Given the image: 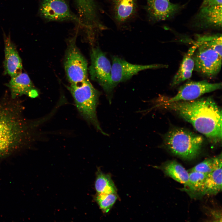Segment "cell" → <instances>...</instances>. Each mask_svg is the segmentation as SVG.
Wrapping results in <instances>:
<instances>
[{
	"label": "cell",
	"mask_w": 222,
	"mask_h": 222,
	"mask_svg": "<svg viewBox=\"0 0 222 222\" xmlns=\"http://www.w3.org/2000/svg\"><path fill=\"white\" fill-rule=\"evenodd\" d=\"M197 42L199 45L192 56L194 70L208 78L214 77L221 70L222 57L209 46Z\"/></svg>",
	"instance_id": "6"
},
{
	"label": "cell",
	"mask_w": 222,
	"mask_h": 222,
	"mask_svg": "<svg viewBox=\"0 0 222 222\" xmlns=\"http://www.w3.org/2000/svg\"><path fill=\"white\" fill-rule=\"evenodd\" d=\"M6 85L10 88L13 98L23 94L28 95L30 91L35 88L28 75L25 73L22 72L11 77Z\"/></svg>",
	"instance_id": "16"
},
{
	"label": "cell",
	"mask_w": 222,
	"mask_h": 222,
	"mask_svg": "<svg viewBox=\"0 0 222 222\" xmlns=\"http://www.w3.org/2000/svg\"><path fill=\"white\" fill-rule=\"evenodd\" d=\"M90 56L89 71L91 77L102 87L110 103L114 89L111 81L112 65L104 53L98 47L92 48Z\"/></svg>",
	"instance_id": "5"
},
{
	"label": "cell",
	"mask_w": 222,
	"mask_h": 222,
	"mask_svg": "<svg viewBox=\"0 0 222 222\" xmlns=\"http://www.w3.org/2000/svg\"><path fill=\"white\" fill-rule=\"evenodd\" d=\"M40 16L49 21L77 20L64 0H43L39 10Z\"/></svg>",
	"instance_id": "10"
},
{
	"label": "cell",
	"mask_w": 222,
	"mask_h": 222,
	"mask_svg": "<svg viewBox=\"0 0 222 222\" xmlns=\"http://www.w3.org/2000/svg\"><path fill=\"white\" fill-rule=\"evenodd\" d=\"M222 0H204L200 7L222 5Z\"/></svg>",
	"instance_id": "24"
},
{
	"label": "cell",
	"mask_w": 222,
	"mask_h": 222,
	"mask_svg": "<svg viewBox=\"0 0 222 222\" xmlns=\"http://www.w3.org/2000/svg\"><path fill=\"white\" fill-rule=\"evenodd\" d=\"M144 8L149 20L152 23L163 21L173 17L183 6L166 0H146Z\"/></svg>",
	"instance_id": "11"
},
{
	"label": "cell",
	"mask_w": 222,
	"mask_h": 222,
	"mask_svg": "<svg viewBox=\"0 0 222 222\" xmlns=\"http://www.w3.org/2000/svg\"><path fill=\"white\" fill-rule=\"evenodd\" d=\"M154 108H162L176 112L199 132L212 142L222 139V111L210 97L188 101L154 102Z\"/></svg>",
	"instance_id": "1"
},
{
	"label": "cell",
	"mask_w": 222,
	"mask_h": 222,
	"mask_svg": "<svg viewBox=\"0 0 222 222\" xmlns=\"http://www.w3.org/2000/svg\"><path fill=\"white\" fill-rule=\"evenodd\" d=\"M77 7L83 8L86 7L91 2L92 0H76Z\"/></svg>",
	"instance_id": "25"
},
{
	"label": "cell",
	"mask_w": 222,
	"mask_h": 222,
	"mask_svg": "<svg viewBox=\"0 0 222 222\" xmlns=\"http://www.w3.org/2000/svg\"><path fill=\"white\" fill-rule=\"evenodd\" d=\"M196 41L205 44L212 48L222 57L221 34L197 35Z\"/></svg>",
	"instance_id": "22"
},
{
	"label": "cell",
	"mask_w": 222,
	"mask_h": 222,
	"mask_svg": "<svg viewBox=\"0 0 222 222\" xmlns=\"http://www.w3.org/2000/svg\"><path fill=\"white\" fill-rule=\"evenodd\" d=\"M107 0L111 5L114 19L119 26L127 24L137 13V0Z\"/></svg>",
	"instance_id": "13"
},
{
	"label": "cell",
	"mask_w": 222,
	"mask_h": 222,
	"mask_svg": "<svg viewBox=\"0 0 222 222\" xmlns=\"http://www.w3.org/2000/svg\"><path fill=\"white\" fill-rule=\"evenodd\" d=\"M95 186L97 194L116 193L117 189L110 175L98 169Z\"/></svg>",
	"instance_id": "20"
},
{
	"label": "cell",
	"mask_w": 222,
	"mask_h": 222,
	"mask_svg": "<svg viewBox=\"0 0 222 222\" xmlns=\"http://www.w3.org/2000/svg\"><path fill=\"white\" fill-rule=\"evenodd\" d=\"M199 45L195 41L194 45L188 49L185 54L177 72L174 76L171 83V86L173 87L189 79L194 70V62L192 57L193 54Z\"/></svg>",
	"instance_id": "15"
},
{
	"label": "cell",
	"mask_w": 222,
	"mask_h": 222,
	"mask_svg": "<svg viewBox=\"0 0 222 222\" xmlns=\"http://www.w3.org/2000/svg\"><path fill=\"white\" fill-rule=\"evenodd\" d=\"M221 190L222 166L207 174L202 196L215 195Z\"/></svg>",
	"instance_id": "19"
},
{
	"label": "cell",
	"mask_w": 222,
	"mask_h": 222,
	"mask_svg": "<svg viewBox=\"0 0 222 222\" xmlns=\"http://www.w3.org/2000/svg\"><path fill=\"white\" fill-rule=\"evenodd\" d=\"M222 88V83H211L206 80L190 81L186 83L179 88L177 93L173 97L165 98L160 97L154 101L169 102L179 101H188L199 98L206 93Z\"/></svg>",
	"instance_id": "8"
},
{
	"label": "cell",
	"mask_w": 222,
	"mask_h": 222,
	"mask_svg": "<svg viewBox=\"0 0 222 222\" xmlns=\"http://www.w3.org/2000/svg\"><path fill=\"white\" fill-rule=\"evenodd\" d=\"M112 62L111 81L113 89L120 83L129 80L141 71L167 67L166 65L159 64L146 65L132 64L117 56L112 57Z\"/></svg>",
	"instance_id": "9"
},
{
	"label": "cell",
	"mask_w": 222,
	"mask_h": 222,
	"mask_svg": "<svg viewBox=\"0 0 222 222\" xmlns=\"http://www.w3.org/2000/svg\"><path fill=\"white\" fill-rule=\"evenodd\" d=\"M64 67L67 79L71 84H78L88 79L87 61L74 39L69 43L66 50Z\"/></svg>",
	"instance_id": "7"
},
{
	"label": "cell",
	"mask_w": 222,
	"mask_h": 222,
	"mask_svg": "<svg viewBox=\"0 0 222 222\" xmlns=\"http://www.w3.org/2000/svg\"><path fill=\"white\" fill-rule=\"evenodd\" d=\"M188 172V181L184 185L183 190L192 197L202 196L205 181L208 174L195 171Z\"/></svg>",
	"instance_id": "18"
},
{
	"label": "cell",
	"mask_w": 222,
	"mask_h": 222,
	"mask_svg": "<svg viewBox=\"0 0 222 222\" xmlns=\"http://www.w3.org/2000/svg\"><path fill=\"white\" fill-rule=\"evenodd\" d=\"M3 35L5 45L4 73L12 77L22 73V61L10 35H7L3 32Z\"/></svg>",
	"instance_id": "14"
},
{
	"label": "cell",
	"mask_w": 222,
	"mask_h": 222,
	"mask_svg": "<svg viewBox=\"0 0 222 222\" xmlns=\"http://www.w3.org/2000/svg\"><path fill=\"white\" fill-rule=\"evenodd\" d=\"M156 168L162 170L164 174L177 182L186 185L189 178V172L175 160L167 161Z\"/></svg>",
	"instance_id": "17"
},
{
	"label": "cell",
	"mask_w": 222,
	"mask_h": 222,
	"mask_svg": "<svg viewBox=\"0 0 222 222\" xmlns=\"http://www.w3.org/2000/svg\"><path fill=\"white\" fill-rule=\"evenodd\" d=\"M192 25L200 29H219L222 27V5L200 7Z\"/></svg>",
	"instance_id": "12"
},
{
	"label": "cell",
	"mask_w": 222,
	"mask_h": 222,
	"mask_svg": "<svg viewBox=\"0 0 222 222\" xmlns=\"http://www.w3.org/2000/svg\"><path fill=\"white\" fill-rule=\"evenodd\" d=\"M222 166L221 154L217 156L207 158L188 171L208 174Z\"/></svg>",
	"instance_id": "21"
},
{
	"label": "cell",
	"mask_w": 222,
	"mask_h": 222,
	"mask_svg": "<svg viewBox=\"0 0 222 222\" xmlns=\"http://www.w3.org/2000/svg\"><path fill=\"white\" fill-rule=\"evenodd\" d=\"M202 136L184 129L172 130L166 134L165 143L174 154L183 159H192L199 154L203 142Z\"/></svg>",
	"instance_id": "4"
},
{
	"label": "cell",
	"mask_w": 222,
	"mask_h": 222,
	"mask_svg": "<svg viewBox=\"0 0 222 222\" xmlns=\"http://www.w3.org/2000/svg\"><path fill=\"white\" fill-rule=\"evenodd\" d=\"M15 98L0 102V157L27 144L35 126L26 120L23 107Z\"/></svg>",
	"instance_id": "2"
},
{
	"label": "cell",
	"mask_w": 222,
	"mask_h": 222,
	"mask_svg": "<svg viewBox=\"0 0 222 222\" xmlns=\"http://www.w3.org/2000/svg\"><path fill=\"white\" fill-rule=\"evenodd\" d=\"M167 0V1H169V0Z\"/></svg>",
	"instance_id": "26"
},
{
	"label": "cell",
	"mask_w": 222,
	"mask_h": 222,
	"mask_svg": "<svg viewBox=\"0 0 222 222\" xmlns=\"http://www.w3.org/2000/svg\"><path fill=\"white\" fill-rule=\"evenodd\" d=\"M81 116L89 124L105 135H108L100 127L96 109L100 92L92 86L88 79L80 83L71 84L68 87Z\"/></svg>",
	"instance_id": "3"
},
{
	"label": "cell",
	"mask_w": 222,
	"mask_h": 222,
	"mask_svg": "<svg viewBox=\"0 0 222 222\" xmlns=\"http://www.w3.org/2000/svg\"><path fill=\"white\" fill-rule=\"evenodd\" d=\"M118 198L116 193L97 194L96 201L102 211L107 213L110 210Z\"/></svg>",
	"instance_id": "23"
}]
</instances>
